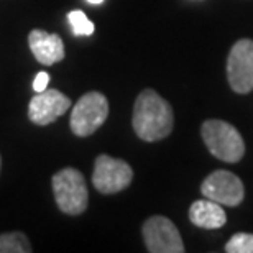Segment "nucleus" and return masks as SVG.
<instances>
[{"label":"nucleus","mask_w":253,"mask_h":253,"mask_svg":"<svg viewBox=\"0 0 253 253\" xmlns=\"http://www.w3.org/2000/svg\"><path fill=\"white\" fill-rule=\"evenodd\" d=\"M131 125L138 138L143 141L163 140L173 131V109L158 92L145 89L135 100Z\"/></svg>","instance_id":"nucleus-1"},{"label":"nucleus","mask_w":253,"mask_h":253,"mask_svg":"<svg viewBox=\"0 0 253 253\" xmlns=\"http://www.w3.org/2000/svg\"><path fill=\"white\" fill-rule=\"evenodd\" d=\"M202 140L212 156L225 163H239L245 155V143L240 131L225 120L211 119L201 126Z\"/></svg>","instance_id":"nucleus-2"},{"label":"nucleus","mask_w":253,"mask_h":253,"mask_svg":"<svg viewBox=\"0 0 253 253\" xmlns=\"http://www.w3.org/2000/svg\"><path fill=\"white\" fill-rule=\"evenodd\" d=\"M58 207L68 215H79L87 209L89 192L83 173L74 168L58 171L51 179Z\"/></svg>","instance_id":"nucleus-3"},{"label":"nucleus","mask_w":253,"mask_h":253,"mask_svg":"<svg viewBox=\"0 0 253 253\" xmlns=\"http://www.w3.org/2000/svg\"><path fill=\"white\" fill-rule=\"evenodd\" d=\"M109 100L100 92H87L76 102L71 114V130L78 136H89L107 120Z\"/></svg>","instance_id":"nucleus-4"},{"label":"nucleus","mask_w":253,"mask_h":253,"mask_svg":"<svg viewBox=\"0 0 253 253\" xmlns=\"http://www.w3.org/2000/svg\"><path fill=\"white\" fill-rule=\"evenodd\" d=\"M227 79L237 94L253 90V40L242 38L232 46L227 58Z\"/></svg>","instance_id":"nucleus-5"},{"label":"nucleus","mask_w":253,"mask_h":253,"mask_svg":"<svg viewBox=\"0 0 253 253\" xmlns=\"http://www.w3.org/2000/svg\"><path fill=\"white\" fill-rule=\"evenodd\" d=\"M133 179V169L124 160H115L109 155H100L95 160L92 183L102 194H115L126 189Z\"/></svg>","instance_id":"nucleus-6"},{"label":"nucleus","mask_w":253,"mask_h":253,"mask_svg":"<svg viewBox=\"0 0 253 253\" xmlns=\"http://www.w3.org/2000/svg\"><path fill=\"white\" fill-rule=\"evenodd\" d=\"M141 234L146 250L151 253H183L186 250L178 227L165 215H153L145 220Z\"/></svg>","instance_id":"nucleus-7"},{"label":"nucleus","mask_w":253,"mask_h":253,"mask_svg":"<svg viewBox=\"0 0 253 253\" xmlns=\"http://www.w3.org/2000/svg\"><path fill=\"white\" fill-rule=\"evenodd\" d=\"M201 192L207 199L227 207H237L245 197L242 179L225 169H217L207 176L201 184Z\"/></svg>","instance_id":"nucleus-8"},{"label":"nucleus","mask_w":253,"mask_h":253,"mask_svg":"<svg viewBox=\"0 0 253 253\" xmlns=\"http://www.w3.org/2000/svg\"><path fill=\"white\" fill-rule=\"evenodd\" d=\"M71 107V99L56 89H46L30 100L28 117L37 125H48L58 120Z\"/></svg>","instance_id":"nucleus-9"},{"label":"nucleus","mask_w":253,"mask_h":253,"mask_svg":"<svg viewBox=\"0 0 253 253\" xmlns=\"http://www.w3.org/2000/svg\"><path fill=\"white\" fill-rule=\"evenodd\" d=\"M30 49L42 64L51 66L64 58L63 40L56 33H46L43 30H33L28 37Z\"/></svg>","instance_id":"nucleus-10"},{"label":"nucleus","mask_w":253,"mask_h":253,"mask_svg":"<svg viewBox=\"0 0 253 253\" xmlns=\"http://www.w3.org/2000/svg\"><path fill=\"white\" fill-rule=\"evenodd\" d=\"M189 220L199 229L217 230L225 225L227 214L222 204L211 199H201L192 202L189 207Z\"/></svg>","instance_id":"nucleus-11"},{"label":"nucleus","mask_w":253,"mask_h":253,"mask_svg":"<svg viewBox=\"0 0 253 253\" xmlns=\"http://www.w3.org/2000/svg\"><path fill=\"white\" fill-rule=\"evenodd\" d=\"M28 239L22 232H12V234L0 235V253H30Z\"/></svg>","instance_id":"nucleus-12"},{"label":"nucleus","mask_w":253,"mask_h":253,"mask_svg":"<svg viewBox=\"0 0 253 253\" xmlns=\"http://www.w3.org/2000/svg\"><path fill=\"white\" fill-rule=\"evenodd\" d=\"M68 20H69L71 30H73V33L76 37H89V35L94 33V30H95L94 23L87 18V15H85L83 10H73V12H69Z\"/></svg>","instance_id":"nucleus-13"},{"label":"nucleus","mask_w":253,"mask_h":253,"mask_svg":"<svg viewBox=\"0 0 253 253\" xmlns=\"http://www.w3.org/2000/svg\"><path fill=\"white\" fill-rule=\"evenodd\" d=\"M227 253H253V234L239 232L225 244Z\"/></svg>","instance_id":"nucleus-14"},{"label":"nucleus","mask_w":253,"mask_h":253,"mask_svg":"<svg viewBox=\"0 0 253 253\" xmlns=\"http://www.w3.org/2000/svg\"><path fill=\"white\" fill-rule=\"evenodd\" d=\"M48 83H49L48 73H38L37 78L33 81V89L37 90V92H43V90H46Z\"/></svg>","instance_id":"nucleus-15"},{"label":"nucleus","mask_w":253,"mask_h":253,"mask_svg":"<svg viewBox=\"0 0 253 253\" xmlns=\"http://www.w3.org/2000/svg\"><path fill=\"white\" fill-rule=\"evenodd\" d=\"M87 2L90 5H100V3H104V0H87Z\"/></svg>","instance_id":"nucleus-16"},{"label":"nucleus","mask_w":253,"mask_h":253,"mask_svg":"<svg viewBox=\"0 0 253 253\" xmlns=\"http://www.w3.org/2000/svg\"><path fill=\"white\" fill-rule=\"evenodd\" d=\"M0 165H2V160H0Z\"/></svg>","instance_id":"nucleus-17"}]
</instances>
